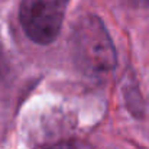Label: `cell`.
<instances>
[{
  "instance_id": "cell-1",
  "label": "cell",
  "mask_w": 149,
  "mask_h": 149,
  "mask_svg": "<svg viewBox=\"0 0 149 149\" xmlns=\"http://www.w3.org/2000/svg\"><path fill=\"white\" fill-rule=\"evenodd\" d=\"M70 48L75 67L87 77L101 78L117 65V54L110 33L94 15L81 16L71 32Z\"/></svg>"
},
{
  "instance_id": "cell-2",
  "label": "cell",
  "mask_w": 149,
  "mask_h": 149,
  "mask_svg": "<svg viewBox=\"0 0 149 149\" xmlns=\"http://www.w3.org/2000/svg\"><path fill=\"white\" fill-rule=\"evenodd\" d=\"M70 0H22L19 19L31 41L39 45L52 44L62 28Z\"/></svg>"
},
{
  "instance_id": "cell-3",
  "label": "cell",
  "mask_w": 149,
  "mask_h": 149,
  "mask_svg": "<svg viewBox=\"0 0 149 149\" xmlns=\"http://www.w3.org/2000/svg\"><path fill=\"white\" fill-rule=\"evenodd\" d=\"M48 149H96L88 142L80 141V139H68V141H61L55 145L49 146Z\"/></svg>"
},
{
  "instance_id": "cell-4",
  "label": "cell",
  "mask_w": 149,
  "mask_h": 149,
  "mask_svg": "<svg viewBox=\"0 0 149 149\" xmlns=\"http://www.w3.org/2000/svg\"><path fill=\"white\" fill-rule=\"evenodd\" d=\"M9 72V62H7V56L4 54V51L0 45V81L7 75Z\"/></svg>"
},
{
  "instance_id": "cell-5",
  "label": "cell",
  "mask_w": 149,
  "mask_h": 149,
  "mask_svg": "<svg viewBox=\"0 0 149 149\" xmlns=\"http://www.w3.org/2000/svg\"><path fill=\"white\" fill-rule=\"evenodd\" d=\"M123 1L133 7H149V0H123Z\"/></svg>"
}]
</instances>
